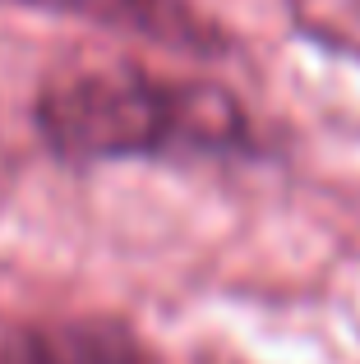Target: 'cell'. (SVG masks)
Returning a JSON list of instances; mask_svg holds the SVG:
<instances>
[{
    "label": "cell",
    "instance_id": "cell-2",
    "mask_svg": "<svg viewBox=\"0 0 360 364\" xmlns=\"http://www.w3.org/2000/svg\"><path fill=\"white\" fill-rule=\"evenodd\" d=\"M0 364H144V350L120 323L74 318L9 332L0 341Z\"/></svg>",
    "mask_w": 360,
    "mask_h": 364
},
{
    "label": "cell",
    "instance_id": "cell-3",
    "mask_svg": "<svg viewBox=\"0 0 360 364\" xmlns=\"http://www.w3.org/2000/svg\"><path fill=\"white\" fill-rule=\"evenodd\" d=\"M14 5L88 14V18H97V23L134 28V33L162 37V42L189 46V51H213V46H217V33L185 5V0H14Z\"/></svg>",
    "mask_w": 360,
    "mask_h": 364
},
{
    "label": "cell",
    "instance_id": "cell-1",
    "mask_svg": "<svg viewBox=\"0 0 360 364\" xmlns=\"http://www.w3.org/2000/svg\"><path fill=\"white\" fill-rule=\"evenodd\" d=\"M37 124L60 157H157V152H240L250 120L213 83H176L139 70L65 74L37 102Z\"/></svg>",
    "mask_w": 360,
    "mask_h": 364
},
{
    "label": "cell",
    "instance_id": "cell-4",
    "mask_svg": "<svg viewBox=\"0 0 360 364\" xmlns=\"http://www.w3.org/2000/svg\"><path fill=\"white\" fill-rule=\"evenodd\" d=\"M300 28L324 37L328 46L360 51V0H291Z\"/></svg>",
    "mask_w": 360,
    "mask_h": 364
}]
</instances>
